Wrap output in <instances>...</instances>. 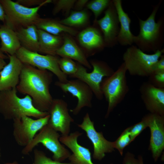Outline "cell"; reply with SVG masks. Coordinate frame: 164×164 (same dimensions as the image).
<instances>
[{
  "label": "cell",
  "instance_id": "1",
  "mask_svg": "<svg viewBox=\"0 0 164 164\" xmlns=\"http://www.w3.org/2000/svg\"><path fill=\"white\" fill-rule=\"evenodd\" d=\"M53 73L23 64L17 91L31 98L33 104L41 112H48L53 98L50 91Z\"/></svg>",
  "mask_w": 164,
  "mask_h": 164
},
{
  "label": "cell",
  "instance_id": "19",
  "mask_svg": "<svg viewBox=\"0 0 164 164\" xmlns=\"http://www.w3.org/2000/svg\"><path fill=\"white\" fill-rule=\"evenodd\" d=\"M7 55L9 62L0 72V93L16 87L23 65L15 54Z\"/></svg>",
  "mask_w": 164,
  "mask_h": 164
},
{
  "label": "cell",
  "instance_id": "12",
  "mask_svg": "<svg viewBox=\"0 0 164 164\" xmlns=\"http://www.w3.org/2000/svg\"><path fill=\"white\" fill-rule=\"evenodd\" d=\"M78 126L84 131L87 137L92 143L94 147L93 158L101 160L105 156V153H111L114 150V142L106 140L102 132L95 130L94 122L92 121L88 113L83 118V121Z\"/></svg>",
  "mask_w": 164,
  "mask_h": 164
},
{
  "label": "cell",
  "instance_id": "43",
  "mask_svg": "<svg viewBox=\"0 0 164 164\" xmlns=\"http://www.w3.org/2000/svg\"><path fill=\"white\" fill-rule=\"evenodd\" d=\"M1 148H0V158L1 156Z\"/></svg>",
  "mask_w": 164,
  "mask_h": 164
},
{
  "label": "cell",
  "instance_id": "44",
  "mask_svg": "<svg viewBox=\"0 0 164 164\" xmlns=\"http://www.w3.org/2000/svg\"><path fill=\"white\" fill-rule=\"evenodd\" d=\"M112 164V163H111V164Z\"/></svg>",
  "mask_w": 164,
  "mask_h": 164
},
{
  "label": "cell",
  "instance_id": "14",
  "mask_svg": "<svg viewBox=\"0 0 164 164\" xmlns=\"http://www.w3.org/2000/svg\"><path fill=\"white\" fill-rule=\"evenodd\" d=\"M48 112L50 118L47 125L60 132L61 135H69L70 123L74 120L69 114L67 103L61 99H53Z\"/></svg>",
  "mask_w": 164,
  "mask_h": 164
},
{
  "label": "cell",
  "instance_id": "2",
  "mask_svg": "<svg viewBox=\"0 0 164 164\" xmlns=\"http://www.w3.org/2000/svg\"><path fill=\"white\" fill-rule=\"evenodd\" d=\"M162 1L153 8L148 18L143 20L138 18L140 31L134 37L133 43L143 52L154 53L161 50L164 40V20L162 17L155 21L157 12Z\"/></svg>",
  "mask_w": 164,
  "mask_h": 164
},
{
  "label": "cell",
  "instance_id": "16",
  "mask_svg": "<svg viewBox=\"0 0 164 164\" xmlns=\"http://www.w3.org/2000/svg\"><path fill=\"white\" fill-rule=\"evenodd\" d=\"M139 91L146 109L150 113L164 116V88H159L148 81L143 82Z\"/></svg>",
  "mask_w": 164,
  "mask_h": 164
},
{
  "label": "cell",
  "instance_id": "22",
  "mask_svg": "<svg viewBox=\"0 0 164 164\" xmlns=\"http://www.w3.org/2000/svg\"><path fill=\"white\" fill-rule=\"evenodd\" d=\"M0 49L2 52L12 55L21 46L16 32L5 23L0 24Z\"/></svg>",
  "mask_w": 164,
  "mask_h": 164
},
{
  "label": "cell",
  "instance_id": "10",
  "mask_svg": "<svg viewBox=\"0 0 164 164\" xmlns=\"http://www.w3.org/2000/svg\"><path fill=\"white\" fill-rule=\"evenodd\" d=\"M50 115L34 119L24 116L13 121V136L18 145L24 147L28 144L36 133L48 124Z\"/></svg>",
  "mask_w": 164,
  "mask_h": 164
},
{
  "label": "cell",
  "instance_id": "18",
  "mask_svg": "<svg viewBox=\"0 0 164 164\" xmlns=\"http://www.w3.org/2000/svg\"><path fill=\"white\" fill-rule=\"evenodd\" d=\"M82 134V133L76 131L67 135H61L59 138V141L73 152V154L68 158L71 164H94L89 149L79 145L77 142L78 138Z\"/></svg>",
  "mask_w": 164,
  "mask_h": 164
},
{
  "label": "cell",
  "instance_id": "20",
  "mask_svg": "<svg viewBox=\"0 0 164 164\" xmlns=\"http://www.w3.org/2000/svg\"><path fill=\"white\" fill-rule=\"evenodd\" d=\"M62 36L63 43L57 50L56 55L75 60L85 67L91 69L92 67L87 57L72 36L67 33L63 34Z\"/></svg>",
  "mask_w": 164,
  "mask_h": 164
},
{
  "label": "cell",
  "instance_id": "40",
  "mask_svg": "<svg viewBox=\"0 0 164 164\" xmlns=\"http://www.w3.org/2000/svg\"><path fill=\"white\" fill-rule=\"evenodd\" d=\"M0 58H2L4 59H7L9 58L7 55H5L4 53L2 52L0 49Z\"/></svg>",
  "mask_w": 164,
  "mask_h": 164
},
{
  "label": "cell",
  "instance_id": "23",
  "mask_svg": "<svg viewBox=\"0 0 164 164\" xmlns=\"http://www.w3.org/2000/svg\"><path fill=\"white\" fill-rule=\"evenodd\" d=\"M39 37L38 53L53 56L56 55L57 50L62 45V35L56 36L38 29Z\"/></svg>",
  "mask_w": 164,
  "mask_h": 164
},
{
  "label": "cell",
  "instance_id": "11",
  "mask_svg": "<svg viewBox=\"0 0 164 164\" xmlns=\"http://www.w3.org/2000/svg\"><path fill=\"white\" fill-rule=\"evenodd\" d=\"M55 85L65 93H69L77 97L78 102L76 107L70 111L74 115L77 114L84 107L91 108L93 93L91 88L85 83L76 79L68 80L66 83L57 81Z\"/></svg>",
  "mask_w": 164,
  "mask_h": 164
},
{
  "label": "cell",
  "instance_id": "9",
  "mask_svg": "<svg viewBox=\"0 0 164 164\" xmlns=\"http://www.w3.org/2000/svg\"><path fill=\"white\" fill-rule=\"evenodd\" d=\"M15 54L23 64L49 71L55 75L58 81L61 82L66 83L68 80L67 76L59 67L58 62L60 58L56 55H43L29 51L21 46Z\"/></svg>",
  "mask_w": 164,
  "mask_h": 164
},
{
  "label": "cell",
  "instance_id": "7",
  "mask_svg": "<svg viewBox=\"0 0 164 164\" xmlns=\"http://www.w3.org/2000/svg\"><path fill=\"white\" fill-rule=\"evenodd\" d=\"M60 136L57 132L47 125L43 127L30 143L24 147L22 153L24 155H28L36 146L41 143L53 153V160L61 162L68 158L71 154L60 142Z\"/></svg>",
  "mask_w": 164,
  "mask_h": 164
},
{
  "label": "cell",
  "instance_id": "24",
  "mask_svg": "<svg viewBox=\"0 0 164 164\" xmlns=\"http://www.w3.org/2000/svg\"><path fill=\"white\" fill-rule=\"evenodd\" d=\"M34 25L38 29L56 36L67 33L72 36H76L78 32L74 29L61 23L59 21L50 18L40 17Z\"/></svg>",
  "mask_w": 164,
  "mask_h": 164
},
{
  "label": "cell",
  "instance_id": "8",
  "mask_svg": "<svg viewBox=\"0 0 164 164\" xmlns=\"http://www.w3.org/2000/svg\"><path fill=\"white\" fill-rule=\"evenodd\" d=\"M90 63L93 67L91 72L88 73L84 67L77 63V72L69 77L79 79L85 83L91 88L97 99L101 100L104 97L100 87L102 80L104 78L111 75L114 71L103 61L91 60Z\"/></svg>",
  "mask_w": 164,
  "mask_h": 164
},
{
  "label": "cell",
  "instance_id": "6",
  "mask_svg": "<svg viewBox=\"0 0 164 164\" xmlns=\"http://www.w3.org/2000/svg\"><path fill=\"white\" fill-rule=\"evenodd\" d=\"M163 53L164 49H162L153 54H148L136 46L132 45L128 48L124 53L123 63L131 75L148 77L152 72L154 65Z\"/></svg>",
  "mask_w": 164,
  "mask_h": 164
},
{
  "label": "cell",
  "instance_id": "17",
  "mask_svg": "<svg viewBox=\"0 0 164 164\" xmlns=\"http://www.w3.org/2000/svg\"><path fill=\"white\" fill-rule=\"evenodd\" d=\"M76 36L87 57L101 51L105 47L102 34L100 29L96 27H87L78 32Z\"/></svg>",
  "mask_w": 164,
  "mask_h": 164
},
{
  "label": "cell",
  "instance_id": "41",
  "mask_svg": "<svg viewBox=\"0 0 164 164\" xmlns=\"http://www.w3.org/2000/svg\"><path fill=\"white\" fill-rule=\"evenodd\" d=\"M138 159L139 162V164H144L143 159L141 155H139L138 156Z\"/></svg>",
  "mask_w": 164,
  "mask_h": 164
},
{
  "label": "cell",
  "instance_id": "4",
  "mask_svg": "<svg viewBox=\"0 0 164 164\" xmlns=\"http://www.w3.org/2000/svg\"><path fill=\"white\" fill-rule=\"evenodd\" d=\"M125 65L123 63L111 76L103 78L101 89L108 103L105 118H107L114 108L124 99L129 92Z\"/></svg>",
  "mask_w": 164,
  "mask_h": 164
},
{
  "label": "cell",
  "instance_id": "32",
  "mask_svg": "<svg viewBox=\"0 0 164 164\" xmlns=\"http://www.w3.org/2000/svg\"><path fill=\"white\" fill-rule=\"evenodd\" d=\"M148 82L154 87L164 88V71L153 72L148 77Z\"/></svg>",
  "mask_w": 164,
  "mask_h": 164
},
{
  "label": "cell",
  "instance_id": "30",
  "mask_svg": "<svg viewBox=\"0 0 164 164\" xmlns=\"http://www.w3.org/2000/svg\"><path fill=\"white\" fill-rule=\"evenodd\" d=\"M55 5L53 10L52 13L56 15L61 11L67 14L71 9L73 8L76 0H55Z\"/></svg>",
  "mask_w": 164,
  "mask_h": 164
},
{
  "label": "cell",
  "instance_id": "31",
  "mask_svg": "<svg viewBox=\"0 0 164 164\" xmlns=\"http://www.w3.org/2000/svg\"><path fill=\"white\" fill-rule=\"evenodd\" d=\"M33 164H72L70 162L62 163L51 159L43 151L36 149L34 150Z\"/></svg>",
  "mask_w": 164,
  "mask_h": 164
},
{
  "label": "cell",
  "instance_id": "15",
  "mask_svg": "<svg viewBox=\"0 0 164 164\" xmlns=\"http://www.w3.org/2000/svg\"><path fill=\"white\" fill-rule=\"evenodd\" d=\"M94 22L98 26L103 36L105 47H112L118 44L117 37L120 28L117 12L111 1L104 16Z\"/></svg>",
  "mask_w": 164,
  "mask_h": 164
},
{
  "label": "cell",
  "instance_id": "13",
  "mask_svg": "<svg viewBox=\"0 0 164 164\" xmlns=\"http://www.w3.org/2000/svg\"><path fill=\"white\" fill-rule=\"evenodd\" d=\"M149 127L150 138L149 149L155 162L161 155L164 149V116L149 113L142 118Z\"/></svg>",
  "mask_w": 164,
  "mask_h": 164
},
{
  "label": "cell",
  "instance_id": "33",
  "mask_svg": "<svg viewBox=\"0 0 164 164\" xmlns=\"http://www.w3.org/2000/svg\"><path fill=\"white\" fill-rule=\"evenodd\" d=\"M147 127L146 124L142 119L139 122L128 127L132 142Z\"/></svg>",
  "mask_w": 164,
  "mask_h": 164
},
{
  "label": "cell",
  "instance_id": "42",
  "mask_svg": "<svg viewBox=\"0 0 164 164\" xmlns=\"http://www.w3.org/2000/svg\"><path fill=\"white\" fill-rule=\"evenodd\" d=\"M5 164H19L16 161H14L12 162H8L5 163Z\"/></svg>",
  "mask_w": 164,
  "mask_h": 164
},
{
  "label": "cell",
  "instance_id": "27",
  "mask_svg": "<svg viewBox=\"0 0 164 164\" xmlns=\"http://www.w3.org/2000/svg\"><path fill=\"white\" fill-rule=\"evenodd\" d=\"M111 1L110 0H93L87 2L86 6L93 13L94 16V22L104 9L107 8Z\"/></svg>",
  "mask_w": 164,
  "mask_h": 164
},
{
  "label": "cell",
  "instance_id": "26",
  "mask_svg": "<svg viewBox=\"0 0 164 164\" xmlns=\"http://www.w3.org/2000/svg\"><path fill=\"white\" fill-rule=\"evenodd\" d=\"M89 21V15L86 11L83 10L72 11L67 18L59 21L63 25L72 28L84 27Z\"/></svg>",
  "mask_w": 164,
  "mask_h": 164
},
{
  "label": "cell",
  "instance_id": "36",
  "mask_svg": "<svg viewBox=\"0 0 164 164\" xmlns=\"http://www.w3.org/2000/svg\"><path fill=\"white\" fill-rule=\"evenodd\" d=\"M162 71H164V55H162L154 65L152 67V72Z\"/></svg>",
  "mask_w": 164,
  "mask_h": 164
},
{
  "label": "cell",
  "instance_id": "38",
  "mask_svg": "<svg viewBox=\"0 0 164 164\" xmlns=\"http://www.w3.org/2000/svg\"><path fill=\"white\" fill-rule=\"evenodd\" d=\"M5 14L3 7L0 2V20L4 23L5 21Z\"/></svg>",
  "mask_w": 164,
  "mask_h": 164
},
{
  "label": "cell",
  "instance_id": "34",
  "mask_svg": "<svg viewBox=\"0 0 164 164\" xmlns=\"http://www.w3.org/2000/svg\"><path fill=\"white\" fill-rule=\"evenodd\" d=\"M45 1L43 0H17L15 2L24 6L30 8L32 6H38Z\"/></svg>",
  "mask_w": 164,
  "mask_h": 164
},
{
  "label": "cell",
  "instance_id": "37",
  "mask_svg": "<svg viewBox=\"0 0 164 164\" xmlns=\"http://www.w3.org/2000/svg\"><path fill=\"white\" fill-rule=\"evenodd\" d=\"M88 2L87 0H76L73 8L77 11L82 10Z\"/></svg>",
  "mask_w": 164,
  "mask_h": 164
},
{
  "label": "cell",
  "instance_id": "35",
  "mask_svg": "<svg viewBox=\"0 0 164 164\" xmlns=\"http://www.w3.org/2000/svg\"><path fill=\"white\" fill-rule=\"evenodd\" d=\"M123 164H139L138 159L135 158V155L129 152H126L124 158Z\"/></svg>",
  "mask_w": 164,
  "mask_h": 164
},
{
  "label": "cell",
  "instance_id": "39",
  "mask_svg": "<svg viewBox=\"0 0 164 164\" xmlns=\"http://www.w3.org/2000/svg\"><path fill=\"white\" fill-rule=\"evenodd\" d=\"M4 60L0 58V70H1L6 64V63Z\"/></svg>",
  "mask_w": 164,
  "mask_h": 164
},
{
  "label": "cell",
  "instance_id": "21",
  "mask_svg": "<svg viewBox=\"0 0 164 164\" xmlns=\"http://www.w3.org/2000/svg\"><path fill=\"white\" fill-rule=\"evenodd\" d=\"M112 2L116 9L120 25L119 32L117 37L118 43L121 45H131L133 43L135 36L131 31V20L128 14L123 9L121 0H113Z\"/></svg>",
  "mask_w": 164,
  "mask_h": 164
},
{
  "label": "cell",
  "instance_id": "3",
  "mask_svg": "<svg viewBox=\"0 0 164 164\" xmlns=\"http://www.w3.org/2000/svg\"><path fill=\"white\" fill-rule=\"evenodd\" d=\"M17 91L15 87L0 93V114L5 119L13 120L24 116L38 119L49 114L48 112H41L36 109L29 96L19 97Z\"/></svg>",
  "mask_w": 164,
  "mask_h": 164
},
{
  "label": "cell",
  "instance_id": "5",
  "mask_svg": "<svg viewBox=\"0 0 164 164\" xmlns=\"http://www.w3.org/2000/svg\"><path fill=\"white\" fill-rule=\"evenodd\" d=\"M5 14L4 23L15 31L21 28L34 25L40 17L39 9L46 4L52 2L46 0L42 4L34 7H27L11 0H0Z\"/></svg>",
  "mask_w": 164,
  "mask_h": 164
},
{
  "label": "cell",
  "instance_id": "28",
  "mask_svg": "<svg viewBox=\"0 0 164 164\" xmlns=\"http://www.w3.org/2000/svg\"><path fill=\"white\" fill-rule=\"evenodd\" d=\"M58 65L61 71L68 76L74 74L77 70V64L72 60L66 57L59 58Z\"/></svg>",
  "mask_w": 164,
  "mask_h": 164
},
{
  "label": "cell",
  "instance_id": "25",
  "mask_svg": "<svg viewBox=\"0 0 164 164\" xmlns=\"http://www.w3.org/2000/svg\"><path fill=\"white\" fill-rule=\"evenodd\" d=\"M15 32L21 47L29 51L38 53V29L35 25L20 28Z\"/></svg>",
  "mask_w": 164,
  "mask_h": 164
},
{
  "label": "cell",
  "instance_id": "29",
  "mask_svg": "<svg viewBox=\"0 0 164 164\" xmlns=\"http://www.w3.org/2000/svg\"><path fill=\"white\" fill-rule=\"evenodd\" d=\"M132 141L128 128L125 129L114 142L115 149H117L121 155H122L123 150Z\"/></svg>",
  "mask_w": 164,
  "mask_h": 164
}]
</instances>
